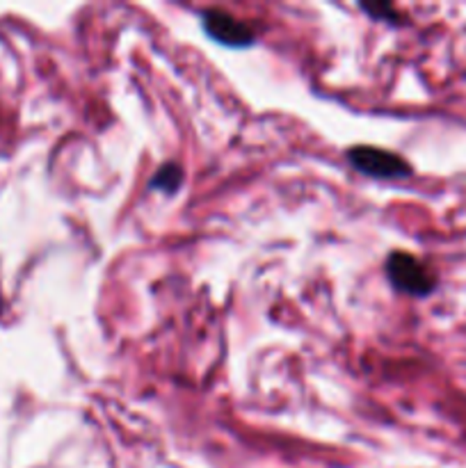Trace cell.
<instances>
[{
    "label": "cell",
    "instance_id": "6da1fadb",
    "mask_svg": "<svg viewBox=\"0 0 466 468\" xmlns=\"http://www.w3.org/2000/svg\"><path fill=\"white\" fill-rule=\"evenodd\" d=\"M384 272L388 283L405 295L429 297L437 291V277L432 270L409 251H391L384 263Z\"/></svg>",
    "mask_w": 466,
    "mask_h": 468
},
{
    "label": "cell",
    "instance_id": "7a4b0ae2",
    "mask_svg": "<svg viewBox=\"0 0 466 468\" xmlns=\"http://www.w3.org/2000/svg\"><path fill=\"white\" fill-rule=\"evenodd\" d=\"M345 158L356 172L370 178H379V181H400V178L414 174L411 165L402 155L387 149H377V146H352L345 154Z\"/></svg>",
    "mask_w": 466,
    "mask_h": 468
},
{
    "label": "cell",
    "instance_id": "3957f363",
    "mask_svg": "<svg viewBox=\"0 0 466 468\" xmlns=\"http://www.w3.org/2000/svg\"><path fill=\"white\" fill-rule=\"evenodd\" d=\"M201 27L210 39L227 48H249L256 44V32L251 30L249 23L224 9H206L201 14Z\"/></svg>",
    "mask_w": 466,
    "mask_h": 468
},
{
    "label": "cell",
    "instance_id": "277c9868",
    "mask_svg": "<svg viewBox=\"0 0 466 468\" xmlns=\"http://www.w3.org/2000/svg\"><path fill=\"white\" fill-rule=\"evenodd\" d=\"M183 183V172L176 163H167L154 174V178L149 181L151 190H160L164 195H176L178 187Z\"/></svg>",
    "mask_w": 466,
    "mask_h": 468
},
{
    "label": "cell",
    "instance_id": "5b68a950",
    "mask_svg": "<svg viewBox=\"0 0 466 468\" xmlns=\"http://www.w3.org/2000/svg\"><path fill=\"white\" fill-rule=\"evenodd\" d=\"M364 7V12H368L370 16L377 18V21H388L391 26H397L400 23V14L396 12V7H391V5H384V3H377V5H361Z\"/></svg>",
    "mask_w": 466,
    "mask_h": 468
}]
</instances>
